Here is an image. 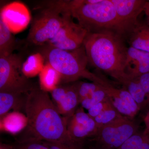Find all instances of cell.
Returning <instances> with one entry per match:
<instances>
[{
  "label": "cell",
  "instance_id": "1",
  "mask_svg": "<svg viewBox=\"0 0 149 149\" xmlns=\"http://www.w3.org/2000/svg\"><path fill=\"white\" fill-rule=\"evenodd\" d=\"M27 135L18 142L72 141L67 130L68 118L62 116L48 92L36 87L28 93L24 109Z\"/></svg>",
  "mask_w": 149,
  "mask_h": 149
},
{
  "label": "cell",
  "instance_id": "6",
  "mask_svg": "<svg viewBox=\"0 0 149 149\" xmlns=\"http://www.w3.org/2000/svg\"><path fill=\"white\" fill-rule=\"evenodd\" d=\"M23 63L22 54L0 56V92L29 93L37 87L23 74Z\"/></svg>",
  "mask_w": 149,
  "mask_h": 149
},
{
  "label": "cell",
  "instance_id": "24",
  "mask_svg": "<svg viewBox=\"0 0 149 149\" xmlns=\"http://www.w3.org/2000/svg\"><path fill=\"white\" fill-rule=\"evenodd\" d=\"M148 134L146 130L143 133L138 131L117 149H139Z\"/></svg>",
  "mask_w": 149,
  "mask_h": 149
},
{
  "label": "cell",
  "instance_id": "27",
  "mask_svg": "<svg viewBox=\"0 0 149 149\" xmlns=\"http://www.w3.org/2000/svg\"><path fill=\"white\" fill-rule=\"evenodd\" d=\"M12 149H49L42 141L18 142L12 146Z\"/></svg>",
  "mask_w": 149,
  "mask_h": 149
},
{
  "label": "cell",
  "instance_id": "12",
  "mask_svg": "<svg viewBox=\"0 0 149 149\" xmlns=\"http://www.w3.org/2000/svg\"><path fill=\"white\" fill-rule=\"evenodd\" d=\"M29 93L0 92L1 118L8 113L10 110L18 112L22 109L24 110Z\"/></svg>",
  "mask_w": 149,
  "mask_h": 149
},
{
  "label": "cell",
  "instance_id": "16",
  "mask_svg": "<svg viewBox=\"0 0 149 149\" xmlns=\"http://www.w3.org/2000/svg\"><path fill=\"white\" fill-rule=\"evenodd\" d=\"M27 125L26 115L18 111L7 113L1 118V131L15 134L24 130Z\"/></svg>",
  "mask_w": 149,
  "mask_h": 149
},
{
  "label": "cell",
  "instance_id": "29",
  "mask_svg": "<svg viewBox=\"0 0 149 149\" xmlns=\"http://www.w3.org/2000/svg\"><path fill=\"white\" fill-rule=\"evenodd\" d=\"M137 78L145 93L149 95V72L141 74Z\"/></svg>",
  "mask_w": 149,
  "mask_h": 149
},
{
  "label": "cell",
  "instance_id": "32",
  "mask_svg": "<svg viewBox=\"0 0 149 149\" xmlns=\"http://www.w3.org/2000/svg\"><path fill=\"white\" fill-rule=\"evenodd\" d=\"M144 122L146 126V130L149 134V111L146 115L144 118Z\"/></svg>",
  "mask_w": 149,
  "mask_h": 149
},
{
  "label": "cell",
  "instance_id": "19",
  "mask_svg": "<svg viewBox=\"0 0 149 149\" xmlns=\"http://www.w3.org/2000/svg\"><path fill=\"white\" fill-rule=\"evenodd\" d=\"M39 77L40 88L46 92H52L61 83L60 74L48 63L45 64Z\"/></svg>",
  "mask_w": 149,
  "mask_h": 149
},
{
  "label": "cell",
  "instance_id": "21",
  "mask_svg": "<svg viewBox=\"0 0 149 149\" xmlns=\"http://www.w3.org/2000/svg\"><path fill=\"white\" fill-rule=\"evenodd\" d=\"M78 94L80 102L86 98L91 97L101 86L97 83H87L83 81H77L73 82Z\"/></svg>",
  "mask_w": 149,
  "mask_h": 149
},
{
  "label": "cell",
  "instance_id": "15",
  "mask_svg": "<svg viewBox=\"0 0 149 149\" xmlns=\"http://www.w3.org/2000/svg\"><path fill=\"white\" fill-rule=\"evenodd\" d=\"M126 41L129 47L149 53V26L139 22Z\"/></svg>",
  "mask_w": 149,
  "mask_h": 149
},
{
  "label": "cell",
  "instance_id": "18",
  "mask_svg": "<svg viewBox=\"0 0 149 149\" xmlns=\"http://www.w3.org/2000/svg\"><path fill=\"white\" fill-rule=\"evenodd\" d=\"M100 85L102 87L109 97L119 98L128 104L133 113L136 115L137 114L140 110V108L126 89L123 88L120 89L115 88L103 76L102 80Z\"/></svg>",
  "mask_w": 149,
  "mask_h": 149
},
{
  "label": "cell",
  "instance_id": "20",
  "mask_svg": "<svg viewBox=\"0 0 149 149\" xmlns=\"http://www.w3.org/2000/svg\"><path fill=\"white\" fill-rule=\"evenodd\" d=\"M44 61L42 56L39 53L32 54L23 63L22 67L23 74L28 78L40 74L45 65Z\"/></svg>",
  "mask_w": 149,
  "mask_h": 149
},
{
  "label": "cell",
  "instance_id": "28",
  "mask_svg": "<svg viewBox=\"0 0 149 149\" xmlns=\"http://www.w3.org/2000/svg\"><path fill=\"white\" fill-rule=\"evenodd\" d=\"M112 104L109 99L107 100L97 104L88 110V114L92 118H94L103 111L113 107Z\"/></svg>",
  "mask_w": 149,
  "mask_h": 149
},
{
  "label": "cell",
  "instance_id": "5",
  "mask_svg": "<svg viewBox=\"0 0 149 149\" xmlns=\"http://www.w3.org/2000/svg\"><path fill=\"white\" fill-rule=\"evenodd\" d=\"M34 17L25 45L31 47L45 45L72 17L63 1L48 2Z\"/></svg>",
  "mask_w": 149,
  "mask_h": 149
},
{
  "label": "cell",
  "instance_id": "30",
  "mask_svg": "<svg viewBox=\"0 0 149 149\" xmlns=\"http://www.w3.org/2000/svg\"><path fill=\"white\" fill-rule=\"evenodd\" d=\"M139 149H149V134H148L145 141Z\"/></svg>",
  "mask_w": 149,
  "mask_h": 149
},
{
  "label": "cell",
  "instance_id": "25",
  "mask_svg": "<svg viewBox=\"0 0 149 149\" xmlns=\"http://www.w3.org/2000/svg\"><path fill=\"white\" fill-rule=\"evenodd\" d=\"M109 97L110 100L113 106L119 113L123 116H126L129 118L132 119L134 118L136 114L131 111L128 104L119 98L117 97Z\"/></svg>",
  "mask_w": 149,
  "mask_h": 149
},
{
  "label": "cell",
  "instance_id": "34",
  "mask_svg": "<svg viewBox=\"0 0 149 149\" xmlns=\"http://www.w3.org/2000/svg\"><path fill=\"white\" fill-rule=\"evenodd\" d=\"M107 149L106 148H104V147H103L102 146H100V145H97V144H95V146L93 147V148H91V149Z\"/></svg>",
  "mask_w": 149,
  "mask_h": 149
},
{
  "label": "cell",
  "instance_id": "10",
  "mask_svg": "<svg viewBox=\"0 0 149 149\" xmlns=\"http://www.w3.org/2000/svg\"><path fill=\"white\" fill-rule=\"evenodd\" d=\"M127 37L139 24L138 17L144 11L146 0H111Z\"/></svg>",
  "mask_w": 149,
  "mask_h": 149
},
{
  "label": "cell",
  "instance_id": "11",
  "mask_svg": "<svg viewBox=\"0 0 149 149\" xmlns=\"http://www.w3.org/2000/svg\"><path fill=\"white\" fill-rule=\"evenodd\" d=\"M149 72V53L129 47L127 72L137 77Z\"/></svg>",
  "mask_w": 149,
  "mask_h": 149
},
{
  "label": "cell",
  "instance_id": "8",
  "mask_svg": "<svg viewBox=\"0 0 149 149\" xmlns=\"http://www.w3.org/2000/svg\"><path fill=\"white\" fill-rule=\"evenodd\" d=\"M72 18L70 19L55 37L45 44L67 51L73 50L83 45L88 32L74 22Z\"/></svg>",
  "mask_w": 149,
  "mask_h": 149
},
{
  "label": "cell",
  "instance_id": "9",
  "mask_svg": "<svg viewBox=\"0 0 149 149\" xmlns=\"http://www.w3.org/2000/svg\"><path fill=\"white\" fill-rule=\"evenodd\" d=\"M67 130L71 141L83 143L87 138L95 136L97 128L94 119L81 107L68 118Z\"/></svg>",
  "mask_w": 149,
  "mask_h": 149
},
{
  "label": "cell",
  "instance_id": "2",
  "mask_svg": "<svg viewBox=\"0 0 149 149\" xmlns=\"http://www.w3.org/2000/svg\"><path fill=\"white\" fill-rule=\"evenodd\" d=\"M125 39L114 32L88 33L83 42L88 63L118 81L127 73Z\"/></svg>",
  "mask_w": 149,
  "mask_h": 149
},
{
  "label": "cell",
  "instance_id": "22",
  "mask_svg": "<svg viewBox=\"0 0 149 149\" xmlns=\"http://www.w3.org/2000/svg\"><path fill=\"white\" fill-rule=\"evenodd\" d=\"M123 116L119 113L113 107L103 111L93 119L95 122L97 130L102 126L110 123Z\"/></svg>",
  "mask_w": 149,
  "mask_h": 149
},
{
  "label": "cell",
  "instance_id": "13",
  "mask_svg": "<svg viewBox=\"0 0 149 149\" xmlns=\"http://www.w3.org/2000/svg\"><path fill=\"white\" fill-rule=\"evenodd\" d=\"M67 84V89L64 98L56 107L62 116L68 119L77 110L80 102L73 83Z\"/></svg>",
  "mask_w": 149,
  "mask_h": 149
},
{
  "label": "cell",
  "instance_id": "26",
  "mask_svg": "<svg viewBox=\"0 0 149 149\" xmlns=\"http://www.w3.org/2000/svg\"><path fill=\"white\" fill-rule=\"evenodd\" d=\"M49 149H86L83 143L73 141L65 142H50L42 141Z\"/></svg>",
  "mask_w": 149,
  "mask_h": 149
},
{
  "label": "cell",
  "instance_id": "14",
  "mask_svg": "<svg viewBox=\"0 0 149 149\" xmlns=\"http://www.w3.org/2000/svg\"><path fill=\"white\" fill-rule=\"evenodd\" d=\"M118 82L129 92L138 104L140 109L145 107L146 104V98L148 95L143 90L137 77H133L127 72Z\"/></svg>",
  "mask_w": 149,
  "mask_h": 149
},
{
  "label": "cell",
  "instance_id": "4",
  "mask_svg": "<svg viewBox=\"0 0 149 149\" xmlns=\"http://www.w3.org/2000/svg\"><path fill=\"white\" fill-rule=\"evenodd\" d=\"M35 53H39L56 70L61 77V84L73 83L80 78H85L100 84L101 77L92 73L87 68L88 63L85 47L67 51L54 47L47 44L32 47Z\"/></svg>",
  "mask_w": 149,
  "mask_h": 149
},
{
  "label": "cell",
  "instance_id": "31",
  "mask_svg": "<svg viewBox=\"0 0 149 149\" xmlns=\"http://www.w3.org/2000/svg\"><path fill=\"white\" fill-rule=\"evenodd\" d=\"M144 12L147 17L148 24L149 26V1H147L146 3L145 8H144Z\"/></svg>",
  "mask_w": 149,
  "mask_h": 149
},
{
  "label": "cell",
  "instance_id": "33",
  "mask_svg": "<svg viewBox=\"0 0 149 149\" xmlns=\"http://www.w3.org/2000/svg\"><path fill=\"white\" fill-rule=\"evenodd\" d=\"M12 146L6 145V144H1L0 149H12Z\"/></svg>",
  "mask_w": 149,
  "mask_h": 149
},
{
  "label": "cell",
  "instance_id": "23",
  "mask_svg": "<svg viewBox=\"0 0 149 149\" xmlns=\"http://www.w3.org/2000/svg\"><path fill=\"white\" fill-rule=\"evenodd\" d=\"M109 99V96L101 86V88L93 93L91 97L82 101L80 104L82 107L88 110L97 104Z\"/></svg>",
  "mask_w": 149,
  "mask_h": 149
},
{
  "label": "cell",
  "instance_id": "3",
  "mask_svg": "<svg viewBox=\"0 0 149 149\" xmlns=\"http://www.w3.org/2000/svg\"><path fill=\"white\" fill-rule=\"evenodd\" d=\"M71 16L88 33L110 32L127 35L111 0L64 1Z\"/></svg>",
  "mask_w": 149,
  "mask_h": 149
},
{
  "label": "cell",
  "instance_id": "17",
  "mask_svg": "<svg viewBox=\"0 0 149 149\" xmlns=\"http://www.w3.org/2000/svg\"><path fill=\"white\" fill-rule=\"evenodd\" d=\"M17 45L15 38L3 17L0 15V56L13 54Z\"/></svg>",
  "mask_w": 149,
  "mask_h": 149
},
{
  "label": "cell",
  "instance_id": "7",
  "mask_svg": "<svg viewBox=\"0 0 149 149\" xmlns=\"http://www.w3.org/2000/svg\"><path fill=\"white\" fill-rule=\"evenodd\" d=\"M138 124L133 119L123 116L99 128L93 141L107 149H117L138 132Z\"/></svg>",
  "mask_w": 149,
  "mask_h": 149
}]
</instances>
